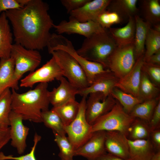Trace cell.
<instances>
[{"instance_id": "obj_14", "label": "cell", "mask_w": 160, "mask_h": 160, "mask_svg": "<svg viewBox=\"0 0 160 160\" xmlns=\"http://www.w3.org/2000/svg\"><path fill=\"white\" fill-rule=\"evenodd\" d=\"M23 120L20 114L11 111L9 115L11 145L16 148L19 154L23 153L26 149L29 129L23 124Z\"/></svg>"}, {"instance_id": "obj_20", "label": "cell", "mask_w": 160, "mask_h": 160, "mask_svg": "<svg viewBox=\"0 0 160 160\" xmlns=\"http://www.w3.org/2000/svg\"><path fill=\"white\" fill-rule=\"evenodd\" d=\"M129 147V160H151L156 152L150 139L130 140L128 139Z\"/></svg>"}, {"instance_id": "obj_27", "label": "cell", "mask_w": 160, "mask_h": 160, "mask_svg": "<svg viewBox=\"0 0 160 160\" xmlns=\"http://www.w3.org/2000/svg\"><path fill=\"white\" fill-rule=\"evenodd\" d=\"M137 0H116L111 1L107 8L109 11L117 13L121 16L129 17L137 12Z\"/></svg>"}, {"instance_id": "obj_23", "label": "cell", "mask_w": 160, "mask_h": 160, "mask_svg": "<svg viewBox=\"0 0 160 160\" xmlns=\"http://www.w3.org/2000/svg\"><path fill=\"white\" fill-rule=\"evenodd\" d=\"M135 31L134 40L135 57L137 59L144 55L145 40L151 25L145 21L139 15H134Z\"/></svg>"}, {"instance_id": "obj_32", "label": "cell", "mask_w": 160, "mask_h": 160, "mask_svg": "<svg viewBox=\"0 0 160 160\" xmlns=\"http://www.w3.org/2000/svg\"><path fill=\"white\" fill-rule=\"evenodd\" d=\"M11 92L7 89L0 96V127L10 125L9 115L12 111Z\"/></svg>"}, {"instance_id": "obj_9", "label": "cell", "mask_w": 160, "mask_h": 160, "mask_svg": "<svg viewBox=\"0 0 160 160\" xmlns=\"http://www.w3.org/2000/svg\"><path fill=\"white\" fill-rule=\"evenodd\" d=\"M135 58L134 42L117 46L108 59L107 68L119 79L132 68Z\"/></svg>"}, {"instance_id": "obj_3", "label": "cell", "mask_w": 160, "mask_h": 160, "mask_svg": "<svg viewBox=\"0 0 160 160\" xmlns=\"http://www.w3.org/2000/svg\"><path fill=\"white\" fill-rule=\"evenodd\" d=\"M116 46L106 29L86 38L76 52L86 59L100 63L108 69V59Z\"/></svg>"}, {"instance_id": "obj_1", "label": "cell", "mask_w": 160, "mask_h": 160, "mask_svg": "<svg viewBox=\"0 0 160 160\" xmlns=\"http://www.w3.org/2000/svg\"><path fill=\"white\" fill-rule=\"evenodd\" d=\"M49 9L42 0H30L23 8L5 12L12 26L15 43L37 50L47 46L54 24Z\"/></svg>"}, {"instance_id": "obj_28", "label": "cell", "mask_w": 160, "mask_h": 160, "mask_svg": "<svg viewBox=\"0 0 160 160\" xmlns=\"http://www.w3.org/2000/svg\"><path fill=\"white\" fill-rule=\"evenodd\" d=\"M42 122L47 127L61 136L66 135L65 126L61 119L52 109L43 111L41 113Z\"/></svg>"}, {"instance_id": "obj_38", "label": "cell", "mask_w": 160, "mask_h": 160, "mask_svg": "<svg viewBox=\"0 0 160 160\" xmlns=\"http://www.w3.org/2000/svg\"><path fill=\"white\" fill-rule=\"evenodd\" d=\"M142 70L149 75L155 82L158 84H160V65L148 63L144 61Z\"/></svg>"}, {"instance_id": "obj_8", "label": "cell", "mask_w": 160, "mask_h": 160, "mask_svg": "<svg viewBox=\"0 0 160 160\" xmlns=\"http://www.w3.org/2000/svg\"><path fill=\"white\" fill-rule=\"evenodd\" d=\"M87 96H82L79 109L74 119L64 129L68 137L76 150L86 142L92 136V125L87 122L86 116Z\"/></svg>"}, {"instance_id": "obj_6", "label": "cell", "mask_w": 160, "mask_h": 160, "mask_svg": "<svg viewBox=\"0 0 160 160\" xmlns=\"http://www.w3.org/2000/svg\"><path fill=\"white\" fill-rule=\"evenodd\" d=\"M10 57L15 61L13 82L18 89L19 80L27 72L35 71L41 63V56L37 50L27 49L15 43L12 46Z\"/></svg>"}, {"instance_id": "obj_25", "label": "cell", "mask_w": 160, "mask_h": 160, "mask_svg": "<svg viewBox=\"0 0 160 160\" xmlns=\"http://www.w3.org/2000/svg\"><path fill=\"white\" fill-rule=\"evenodd\" d=\"M79 103L76 100H70L60 105L53 107L52 109L58 115L65 126L70 124L78 113Z\"/></svg>"}, {"instance_id": "obj_31", "label": "cell", "mask_w": 160, "mask_h": 160, "mask_svg": "<svg viewBox=\"0 0 160 160\" xmlns=\"http://www.w3.org/2000/svg\"><path fill=\"white\" fill-rule=\"evenodd\" d=\"M151 131L148 123L138 118H135L129 129L128 137L132 140L150 138Z\"/></svg>"}, {"instance_id": "obj_40", "label": "cell", "mask_w": 160, "mask_h": 160, "mask_svg": "<svg viewBox=\"0 0 160 160\" xmlns=\"http://www.w3.org/2000/svg\"><path fill=\"white\" fill-rule=\"evenodd\" d=\"M89 0H61L62 4L65 8L67 12L69 13L84 5Z\"/></svg>"}, {"instance_id": "obj_29", "label": "cell", "mask_w": 160, "mask_h": 160, "mask_svg": "<svg viewBox=\"0 0 160 160\" xmlns=\"http://www.w3.org/2000/svg\"><path fill=\"white\" fill-rule=\"evenodd\" d=\"M111 95L119 103L125 111L129 114L135 105L143 101L140 98L126 93L116 87L113 89Z\"/></svg>"}, {"instance_id": "obj_35", "label": "cell", "mask_w": 160, "mask_h": 160, "mask_svg": "<svg viewBox=\"0 0 160 160\" xmlns=\"http://www.w3.org/2000/svg\"><path fill=\"white\" fill-rule=\"evenodd\" d=\"M145 45L146 50L144 54V59L160 50V32L151 27L147 33Z\"/></svg>"}, {"instance_id": "obj_33", "label": "cell", "mask_w": 160, "mask_h": 160, "mask_svg": "<svg viewBox=\"0 0 160 160\" xmlns=\"http://www.w3.org/2000/svg\"><path fill=\"white\" fill-rule=\"evenodd\" d=\"M159 89L150 80L145 72H141L139 88V98L143 101L156 98Z\"/></svg>"}, {"instance_id": "obj_10", "label": "cell", "mask_w": 160, "mask_h": 160, "mask_svg": "<svg viewBox=\"0 0 160 160\" xmlns=\"http://www.w3.org/2000/svg\"><path fill=\"white\" fill-rule=\"evenodd\" d=\"M63 76V73L55 58H52L41 67L30 72L20 81V86L32 87L36 83H47L59 80Z\"/></svg>"}, {"instance_id": "obj_46", "label": "cell", "mask_w": 160, "mask_h": 160, "mask_svg": "<svg viewBox=\"0 0 160 160\" xmlns=\"http://www.w3.org/2000/svg\"><path fill=\"white\" fill-rule=\"evenodd\" d=\"M151 160H160V151H156L152 156Z\"/></svg>"}, {"instance_id": "obj_43", "label": "cell", "mask_w": 160, "mask_h": 160, "mask_svg": "<svg viewBox=\"0 0 160 160\" xmlns=\"http://www.w3.org/2000/svg\"><path fill=\"white\" fill-rule=\"evenodd\" d=\"M156 151H160V129L151 132L150 138Z\"/></svg>"}, {"instance_id": "obj_36", "label": "cell", "mask_w": 160, "mask_h": 160, "mask_svg": "<svg viewBox=\"0 0 160 160\" xmlns=\"http://www.w3.org/2000/svg\"><path fill=\"white\" fill-rule=\"evenodd\" d=\"M121 17L116 12L105 10L99 14L95 20L103 28H110L115 24L119 23Z\"/></svg>"}, {"instance_id": "obj_4", "label": "cell", "mask_w": 160, "mask_h": 160, "mask_svg": "<svg viewBox=\"0 0 160 160\" xmlns=\"http://www.w3.org/2000/svg\"><path fill=\"white\" fill-rule=\"evenodd\" d=\"M47 47L48 52L60 49L67 52L72 56L85 72L89 85L97 77L109 70L101 64L90 61L80 55L71 42L61 34H51Z\"/></svg>"}, {"instance_id": "obj_26", "label": "cell", "mask_w": 160, "mask_h": 160, "mask_svg": "<svg viewBox=\"0 0 160 160\" xmlns=\"http://www.w3.org/2000/svg\"><path fill=\"white\" fill-rule=\"evenodd\" d=\"M159 100V97H156L143 101L135 105L129 114L134 118L140 119L148 123Z\"/></svg>"}, {"instance_id": "obj_44", "label": "cell", "mask_w": 160, "mask_h": 160, "mask_svg": "<svg viewBox=\"0 0 160 160\" xmlns=\"http://www.w3.org/2000/svg\"><path fill=\"white\" fill-rule=\"evenodd\" d=\"M144 61L148 63L160 65V50L149 57L144 59Z\"/></svg>"}, {"instance_id": "obj_18", "label": "cell", "mask_w": 160, "mask_h": 160, "mask_svg": "<svg viewBox=\"0 0 160 160\" xmlns=\"http://www.w3.org/2000/svg\"><path fill=\"white\" fill-rule=\"evenodd\" d=\"M118 79L109 70L97 77L87 87L79 89L78 94L87 96L91 93L100 92L107 96L111 95Z\"/></svg>"}, {"instance_id": "obj_7", "label": "cell", "mask_w": 160, "mask_h": 160, "mask_svg": "<svg viewBox=\"0 0 160 160\" xmlns=\"http://www.w3.org/2000/svg\"><path fill=\"white\" fill-rule=\"evenodd\" d=\"M54 57L62 70L63 76L73 85L81 89L89 85L84 70L70 55L64 51L57 49L49 52Z\"/></svg>"}, {"instance_id": "obj_37", "label": "cell", "mask_w": 160, "mask_h": 160, "mask_svg": "<svg viewBox=\"0 0 160 160\" xmlns=\"http://www.w3.org/2000/svg\"><path fill=\"white\" fill-rule=\"evenodd\" d=\"M41 137L36 133L34 135L33 146L30 152L25 155L15 157L12 155L5 156L3 153L0 152V160H37L35 156L36 148L38 142L41 140Z\"/></svg>"}, {"instance_id": "obj_17", "label": "cell", "mask_w": 160, "mask_h": 160, "mask_svg": "<svg viewBox=\"0 0 160 160\" xmlns=\"http://www.w3.org/2000/svg\"><path fill=\"white\" fill-rule=\"evenodd\" d=\"M128 138L117 131H105V147L107 153L129 160V147Z\"/></svg>"}, {"instance_id": "obj_39", "label": "cell", "mask_w": 160, "mask_h": 160, "mask_svg": "<svg viewBox=\"0 0 160 160\" xmlns=\"http://www.w3.org/2000/svg\"><path fill=\"white\" fill-rule=\"evenodd\" d=\"M151 132L160 129V100L154 109L151 118L148 123Z\"/></svg>"}, {"instance_id": "obj_48", "label": "cell", "mask_w": 160, "mask_h": 160, "mask_svg": "<svg viewBox=\"0 0 160 160\" xmlns=\"http://www.w3.org/2000/svg\"><path fill=\"white\" fill-rule=\"evenodd\" d=\"M154 28H153L156 31L160 32V25L159 23L153 25Z\"/></svg>"}, {"instance_id": "obj_47", "label": "cell", "mask_w": 160, "mask_h": 160, "mask_svg": "<svg viewBox=\"0 0 160 160\" xmlns=\"http://www.w3.org/2000/svg\"><path fill=\"white\" fill-rule=\"evenodd\" d=\"M18 3L23 7L27 5L30 0H17Z\"/></svg>"}, {"instance_id": "obj_22", "label": "cell", "mask_w": 160, "mask_h": 160, "mask_svg": "<svg viewBox=\"0 0 160 160\" xmlns=\"http://www.w3.org/2000/svg\"><path fill=\"white\" fill-rule=\"evenodd\" d=\"M12 34L5 12L0 14V60L10 57Z\"/></svg>"}, {"instance_id": "obj_15", "label": "cell", "mask_w": 160, "mask_h": 160, "mask_svg": "<svg viewBox=\"0 0 160 160\" xmlns=\"http://www.w3.org/2000/svg\"><path fill=\"white\" fill-rule=\"evenodd\" d=\"M105 131L95 132L84 144L76 149L75 156H81L87 160H97L107 153L105 147Z\"/></svg>"}, {"instance_id": "obj_13", "label": "cell", "mask_w": 160, "mask_h": 160, "mask_svg": "<svg viewBox=\"0 0 160 160\" xmlns=\"http://www.w3.org/2000/svg\"><path fill=\"white\" fill-rule=\"evenodd\" d=\"M144 62V55L136 59L131 70L118 79L115 87L121 91L139 98V88L142 68Z\"/></svg>"}, {"instance_id": "obj_5", "label": "cell", "mask_w": 160, "mask_h": 160, "mask_svg": "<svg viewBox=\"0 0 160 160\" xmlns=\"http://www.w3.org/2000/svg\"><path fill=\"white\" fill-rule=\"evenodd\" d=\"M135 118L126 113L116 101L110 111L94 122L92 125V132L117 131L128 138L129 127Z\"/></svg>"}, {"instance_id": "obj_11", "label": "cell", "mask_w": 160, "mask_h": 160, "mask_svg": "<svg viewBox=\"0 0 160 160\" xmlns=\"http://www.w3.org/2000/svg\"><path fill=\"white\" fill-rule=\"evenodd\" d=\"M89 95L86 101V116L88 123L92 125L97 119L110 111L116 101L111 95L106 96L100 92L91 93Z\"/></svg>"}, {"instance_id": "obj_16", "label": "cell", "mask_w": 160, "mask_h": 160, "mask_svg": "<svg viewBox=\"0 0 160 160\" xmlns=\"http://www.w3.org/2000/svg\"><path fill=\"white\" fill-rule=\"evenodd\" d=\"M111 0H89L81 7L69 14V20L81 22L95 21L101 13L106 10Z\"/></svg>"}, {"instance_id": "obj_42", "label": "cell", "mask_w": 160, "mask_h": 160, "mask_svg": "<svg viewBox=\"0 0 160 160\" xmlns=\"http://www.w3.org/2000/svg\"><path fill=\"white\" fill-rule=\"evenodd\" d=\"M10 140V127H0V150Z\"/></svg>"}, {"instance_id": "obj_19", "label": "cell", "mask_w": 160, "mask_h": 160, "mask_svg": "<svg viewBox=\"0 0 160 160\" xmlns=\"http://www.w3.org/2000/svg\"><path fill=\"white\" fill-rule=\"evenodd\" d=\"M59 81L60 82L59 85L48 92L50 103L53 107L75 100L76 96L78 94L79 89L71 84L64 76L61 77Z\"/></svg>"}, {"instance_id": "obj_34", "label": "cell", "mask_w": 160, "mask_h": 160, "mask_svg": "<svg viewBox=\"0 0 160 160\" xmlns=\"http://www.w3.org/2000/svg\"><path fill=\"white\" fill-rule=\"evenodd\" d=\"M54 141L60 150L58 156L61 160H73L76 149L68 137L53 132Z\"/></svg>"}, {"instance_id": "obj_12", "label": "cell", "mask_w": 160, "mask_h": 160, "mask_svg": "<svg viewBox=\"0 0 160 160\" xmlns=\"http://www.w3.org/2000/svg\"><path fill=\"white\" fill-rule=\"evenodd\" d=\"M54 28L58 34H77L87 38L93 34L105 31L97 23L94 21L81 22L74 20L62 21L57 25L53 24Z\"/></svg>"}, {"instance_id": "obj_21", "label": "cell", "mask_w": 160, "mask_h": 160, "mask_svg": "<svg viewBox=\"0 0 160 160\" xmlns=\"http://www.w3.org/2000/svg\"><path fill=\"white\" fill-rule=\"evenodd\" d=\"M109 29V33L117 46L124 45L134 42L135 24L133 16L129 17L127 23L124 27Z\"/></svg>"}, {"instance_id": "obj_41", "label": "cell", "mask_w": 160, "mask_h": 160, "mask_svg": "<svg viewBox=\"0 0 160 160\" xmlns=\"http://www.w3.org/2000/svg\"><path fill=\"white\" fill-rule=\"evenodd\" d=\"M23 7L17 0H0V14L8 10Z\"/></svg>"}, {"instance_id": "obj_2", "label": "cell", "mask_w": 160, "mask_h": 160, "mask_svg": "<svg viewBox=\"0 0 160 160\" xmlns=\"http://www.w3.org/2000/svg\"><path fill=\"white\" fill-rule=\"evenodd\" d=\"M47 83H39L33 89L20 93L12 89V110L20 114L23 120L42 122L41 113L49 110L50 104Z\"/></svg>"}, {"instance_id": "obj_45", "label": "cell", "mask_w": 160, "mask_h": 160, "mask_svg": "<svg viewBox=\"0 0 160 160\" xmlns=\"http://www.w3.org/2000/svg\"><path fill=\"white\" fill-rule=\"evenodd\" d=\"M97 160H127L107 153L103 154Z\"/></svg>"}, {"instance_id": "obj_24", "label": "cell", "mask_w": 160, "mask_h": 160, "mask_svg": "<svg viewBox=\"0 0 160 160\" xmlns=\"http://www.w3.org/2000/svg\"><path fill=\"white\" fill-rule=\"evenodd\" d=\"M15 67L12 57L0 60V96L8 88L17 90L13 82Z\"/></svg>"}, {"instance_id": "obj_30", "label": "cell", "mask_w": 160, "mask_h": 160, "mask_svg": "<svg viewBox=\"0 0 160 160\" xmlns=\"http://www.w3.org/2000/svg\"><path fill=\"white\" fill-rule=\"evenodd\" d=\"M142 8L146 21L151 25L159 23L160 5L158 0L143 1Z\"/></svg>"}]
</instances>
